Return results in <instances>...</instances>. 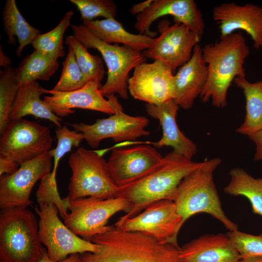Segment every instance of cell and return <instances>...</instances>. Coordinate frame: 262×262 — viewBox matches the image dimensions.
Instances as JSON below:
<instances>
[{
	"instance_id": "cell-26",
	"label": "cell",
	"mask_w": 262,
	"mask_h": 262,
	"mask_svg": "<svg viewBox=\"0 0 262 262\" xmlns=\"http://www.w3.org/2000/svg\"><path fill=\"white\" fill-rule=\"evenodd\" d=\"M234 82L241 88L246 99V116L236 131L250 135L262 130V81L251 83L246 76L236 77Z\"/></svg>"
},
{
	"instance_id": "cell-39",
	"label": "cell",
	"mask_w": 262,
	"mask_h": 262,
	"mask_svg": "<svg viewBox=\"0 0 262 262\" xmlns=\"http://www.w3.org/2000/svg\"><path fill=\"white\" fill-rule=\"evenodd\" d=\"M80 254H73L64 260L60 261H54L51 260L47 253V249L44 248L42 255L38 262H80Z\"/></svg>"
},
{
	"instance_id": "cell-37",
	"label": "cell",
	"mask_w": 262,
	"mask_h": 262,
	"mask_svg": "<svg viewBox=\"0 0 262 262\" xmlns=\"http://www.w3.org/2000/svg\"><path fill=\"white\" fill-rule=\"evenodd\" d=\"M20 165L12 161L0 157V176L6 174L11 175L15 172Z\"/></svg>"
},
{
	"instance_id": "cell-15",
	"label": "cell",
	"mask_w": 262,
	"mask_h": 262,
	"mask_svg": "<svg viewBox=\"0 0 262 262\" xmlns=\"http://www.w3.org/2000/svg\"><path fill=\"white\" fill-rule=\"evenodd\" d=\"M174 77L173 71L162 62H145L134 69L128 91L134 99L158 106L173 99Z\"/></svg>"
},
{
	"instance_id": "cell-40",
	"label": "cell",
	"mask_w": 262,
	"mask_h": 262,
	"mask_svg": "<svg viewBox=\"0 0 262 262\" xmlns=\"http://www.w3.org/2000/svg\"><path fill=\"white\" fill-rule=\"evenodd\" d=\"M153 0H148L135 4L130 9V12L133 15H138L146 10L151 4Z\"/></svg>"
},
{
	"instance_id": "cell-21",
	"label": "cell",
	"mask_w": 262,
	"mask_h": 262,
	"mask_svg": "<svg viewBox=\"0 0 262 262\" xmlns=\"http://www.w3.org/2000/svg\"><path fill=\"white\" fill-rule=\"evenodd\" d=\"M179 108L173 99L158 106L146 104L147 113L159 120L163 130L161 138L152 144L157 148L171 147L176 152L192 159L197 152V147L193 141L180 131L177 125L176 118Z\"/></svg>"
},
{
	"instance_id": "cell-30",
	"label": "cell",
	"mask_w": 262,
	"mask_h": 262,
	"mask_svg": "<svg viewBox=\"0 0 262 262\" xmlns=\"http://www.w3.org/2000/svg\"><path fill=\"white\" fill-rule=\"evenodd\" d=\"M65 43L73 49L77 62L87 81L95 82L101 87L105 73L102 59L98 55L90 54L73 35L66 36Z\"/></svg>"
},
{
	"instance_id": "cell-4",
	"label": "cell",
	"mask_w": 262,
	"mask_h": 262,
	"mask_svg": "<svg viewBox=\"0 0 262 262\" xmlns=\"http://www.w3.org/2000/svg\"><path fill=\"white\" fill-rule=\"evenodd\" d=\"M221 163L219 158L203 162L180 184L173 201L183 224L193 215L206 213L220 221L229 231L238 230L237 225L223 210L213 180V173Z\"/></svg>"
},
{
	"instance_id": "cell-28",
	"label": "cell",
	"mask_w": 262,
	"mask_h": 262,
	"mask_svg": "<svg viewBox=\"0 0 262 262\" xmlns=\"http://www.w3.org/2000/svg\"><path fill=\"white\" fill-rule=\"evenodd\" d=\"M59 67L57 59L36 50L27 55L16 68L20 85L40 80L49 81Z\"/></svg>"
},
{
	"instance_id": "cell-9",
	"label": "cell",
	"mask_w": 262,
	"mask_h": 262,
	"mask_svg": "<svg viewBox=\"0 0 262 262\" xmlns=\"http://www.w3.org/2000/svg\"><path fill=\"white\" fill-rule=\"evenodd\" d=\"M39 217L38 235L47 247L49 258L54 261L65 259L69 255L85 252L96 253L99 246L81 238L60 219L57 207L52 203L34 208Z\"/></svg>"
},
{
	"instance_id": "cell-7",
	"label": "cell",
	"mask_w": 262,
	"mask_h": 262,
	"mask_svg": "<svg viewBox=\"0 0 262 262\" xmlns=\"http://www.w3.org/2000/svg\"><path fill=\"white\" fill-rule=\"evenodd\" d=\"M68 164L72 172L67 195L70 200L117 197L119 187L111 178L107 161L98 152L80 147L69 156Z\"/></svg>"
},
{
	"instance_id": "cell-17",
	"label": "cell",
	"mask_w": 262,
	"mask_h": 262,
	"mask_svg": "<svg viewBox=\"0 0 262 262\" xmlns=\"http://www.w3.org/2000/svg\"><path fill=\"white\" fill-rule=\"evenodd\" d=\"M163 158L154 147L138 145L114 149L107 162L112 180L120 187L144 174Z\"/></svg>"
},
{
	"instance_id": "cell-41",
	"label": "cell",
	"mask_w": 262,
	"mask_h": 262,
	"mask_svg": "<svg viewBox=\"0 0 262 262\" xmlns=\"http://www.w3.org/2000/svg\"><path fill=\"white\" fill-rule=\"evenodd\" d=\"M12 63L11 59L7 56L2 50L1 45L0 49V66L5 68L10 66Z\"/></svg>"
},
{
	"instance_id": "cell-22",
	"label": "cell",
	"mask_w": 262,
	"mask_h": 262,
	"mask_svg": "<svg viewBox=\"0 0 262 262\" xmlns=\"http://www.w3.org/2000/svg\"><path fill=\"white\" fill-rule=\"evenodd\" d=\"M180 257L185 262H238L241 259L227 234H207L180 247Z\"/></svg>"
},
{
	"instance_id": "cell-31",
	"label": "cell",
	"mask_w": 262,
	"mask_h": 262,
	"mask_svg": "<svg viewBox=\"0 0 262 262\" xmlns=\"http://www.w3.org/2000/svg\"><path fill=\"white\" fill-rule=\"evenodd\" d=\"M20 84L16 68L11 66L0 72V132L9 121L10 113Z\"/></svg>"
},
{
	"instance_id": "cell-1",
	"label": "cell",
	"mask_w": 262,
	"mask_h": 262,
	"mask_svg": "<svg viewBox=\"0 0 262 262\" xmlns=\"http://www.w3.org/2000/svg\"><path fill=\"white\" fill-rule=\"evenodd\" d=\"M203 162H195L174 150L166 154L157 164L131 183L119 187L117 197L129 204L125 215L133 217L151 204L161 200L173 201L177 189L187 175Z\"/></svg>"
},
{
	"instance_id": "cell-35",
	"label": "cell",
	"mask_w": 262,
	"mask_h": 262,
	"mask_svg": "<svg viewBox=\"0 0 262 262\" xmlns=\"http://www.w3.org/2000/svg\"><path fill=\"white\" fill-rule=\"evenodd\" d=\"M57 140V146L50 149L53 158V166L51 172L56 177L57 169L59 162L62 157L70 152L73 147H79L84 139L83 134L75 130H69L66 126L58 127L55 131Z\"/></svg>"
},
{
	"instance_id": "cell-36",
	"label": "cell",
	"mask_w": 262,
	"mask_h": 262,
	"mask_svg": "<svg viewBox=\"0 0 262 262\" xmlns=\"http://www.w3.org/2000/svg\"><path fill=\"white\" fill-rule=\"evenodd\" d=\"M241 258L262 256V234L254 235L236 230L227 233Z\"/></svg>"
},
{
	"instance_id": "cell-2",
	"label": "cell",
	"mask_w": 262,
	"mask_h": 262,
	"mask_svg": "<svg viewBox=\"0 0 262 262\" xmlns=\"http://www.w3.org/2000/svg\"><path fill=\"white\" fill-rule=\"evenodd\" d=\"M90 241L99 245V250L81 254L80 262H185L179 245L161 243L149 236L123 231L114 225H108L105 232Z\"/></svg>"
},
{
	"instance_id": "cell-23",
	"label": "cell",
	"mask_w": 262,
	"mask_h": 262,
	"mask_svg": "<svg viewBox=\"0 0 262 262\" xmlns=\"http://www.w3.org/2000/svg\"><path fill=\"white\" fill-rule=\"evenodd\" d=\"M42 94L41 86L37 81L20 85L10 113L9 120L33 115L49 120L58 127H62V119L53 113L41 99Z\"/></svg>"
},
{
	"instance_id": "cell-5",
	"label": "cell",
	"mask_w": 262,
	"mask_h": 262,
	"mask_svg": "<svg viewBox=\"0 0 262 262\" xmlns=\"http://www.w3.org/2000/svg\"><path fill=\"white\" fill-rule=\"evenodd\" d=\"M44 247L34 214L27 208L1 209L0 262H38Z\"/></svg>"
},
{
	"instance_id": "cell-3",
	"label": "cell",
	"mask_w": 262,
	"mask_h": 262,
	"mask_svg": "<svg viewBox=\"0 0 262 262\" xmlns=\"http://www.w3.org/2000/svg\"><path fill=\"white\" fill-rule=\"evenodd\" d=\"M249 54V49L240 32L220 37L216 42L205 45L202 54L207 79L200 96L202 102L211 99L216 108L226 106L227 92L232 81L246 76L244 64Z\"/></svg>"
},
{
	"instance_id": "cell-38",
	"label": "cell",
	"mask_w": 262,
	"mask_h": 262,
	"mask_svg": "<svg viewBox=\"0 0 262 262\" xmlns=\"http://www.w3.org/2000/svg\"><path fill=\"white\" fill-rule=\"evenodd\" d=\"M256 145V152L254 160L258 161L262 160V130L248 136Z\"/></svg>"
},
{
	"instance_id": "cell-8",
	"label": "cell",
	"mask_w": 262,
	"mask_h": 262,
	"mask_svg": "<svg viewBox=\"0 0 262 262\" xmlns=\"http://www.w3.org/2000/svg\"><path fill=\"white\" fill-rule=\"evenodd\" d=\"M0 157L19 165L48 152L53 138L49 128L20 118L9 120L0 132Z\"/></svg>"
},
{
	"instance_id": "cell-27",
	"label": "cell",
	"mask_w": 262,
	"mask_h": 262,
	"mask_svg": "<svg viewBox=\"0 0 262 262\" xmlns=\"http://www.w3.org/2000/svg\"><path fill=\"white\" fill-rule=\"evenodd\" d=\"M230 180L224 188L227 194L242 196L250 201L253 213L262 216V178L256 179L240 167L231 169Z\"/></svg>"
},
{
	"instance_id": "cell-14",
	"label": "cell",
	"mask_w": 262,
	"mask_h": 262,
	"mask_svg": "<svg viewBox=\"0 0 262 262\" xmlns=\"http://www.w3.org/2000/svg\"><path fill=\"white\" fill-rule=\"evenodd\" d=\"M53 156L50 150L40 156L20 165L11 175L0 176L1 209L31 206L32 190L35 183L51 172Z\"/></svg>"
},
{
	"instance_id": "cell-32",
	"label": "cell",
	"mask_w": 262,
	"mask_h": 262,
	"mask_svg": "<svg viewBox=\"0 0 262 262\" xmlns=\"http://www.w3.org/2000/svg\"><path fill=\"white\" fill-rule=\"evenodd\" d=\"M88 82L77 62L73 49L68 46L60 79L51 90L70 92L83 87Z\"/></svg>"
},
{
	"instance_id": "cell-24",
	"label": "cell",
	"mask_w": 262,
	"mask_h": 262,
	"mask_svg": "<svg viewBox=\"0 0 262 262\" xmlns=\"http://www.w3.org/2000/svg\"><path fill=\"white\" fill-rule=\"evenodd\" d=\"M82 24L100 40L112 44H122L142 52L152 45L155 37L128 32L115 19L83 21Z\"/></svg>"
},
{
	"instance_id": "cell-33",
	"label": "cell",
	"mask_w": 262,
	"mask_h": 262,
	"mask_svg": "<svg viewBox=\"0 0 262 262\" xmlns=\"http://www.w3.org/2000/svg\"><path fill=\"white\" fill-rule=\"evenodd\" d=\"M37 202L39 206L49 203L54 204L58 208L60 217L64 220L67 215L69 202L68 196L61 198L59 195L56 177L51 172L41 180L36 192Z\"/></svg>"
},
{
	"instance_id": "cell-42",
	"label": "cell",
	"mask_w": 262,
	"mask_h": 262,
	"mask_svg": "<svg viewBox=\"0 0 262 262\" xmlns=\"http://www.w3.org/2000/svg\"><path fill=\"white\" fill-rule=\"evenodd\" d=\"M238 262H262V256L241 258Z\"/></svg>"
},
{
	"instance_id": "cell-12",
	"label": "cell",
	"mask_w": 262,
	"mask_h": 262,
	"mask_svg": "<svg viewBox=\"0 0 262 262\" xmlns=\"http://www.w3.org/2000/svg\"><path fill=\"white\" fill-rule=\"evenodd\" d=\"M175 204L170 200L156 201L133 217H119L114 225L126 231H137L149 236L161 243L179 245L177 237L183 225Z\"/></svg>"
},
{
	"instance_id": "cell-29",
	"label": "cell",
	"mask_w": 262,
	"mask_h": 262,
	"mask_svg": "<svg viewBox=\"0 0 262 262\" xmlns=\"http://www.w3.org/2000/svg\"><path fill=\"white\" fill-rule=\"evenodd\" d=\"M74 13L67 12L59 24L51 31L43 34H39L33 41L32 45L36 50L52 58L57 59L65 55L64 36L70 26Z\"/></svg>"
},
{
	"instance_id": "cell-11",
	"label": "cell",
	"mask_w": 262,
	"mask_h": 262,
	"mask_svg": "<svg viewBox=\"0 0 262 262\" xmlns=\"http://www.w3.org/2000/svg\"><path fill=\"white\" fill-rule=\"evenodd\" d=\"M129 203L120 197L102 199L86 197L70 200L64 224L75 234L90 241L105 232L109 219L120 211L127 213Z\"/></svg>"
},
{
	"instance_id": "cell-16",
	"label": "cell",
	"mask_w": 262,
	"mask_h": 262,
	"mask_svg": "<svg viewBox=\"0 0 262 262\" xmlns=\"http://www.w3.org/2000/svg\"><path fill=\"white\" fill-rule=\"evenodd\" d=\"M167 15L173 16L174 22L186 26L201 39L205 24L201 12L194 0H153L146 10L136 16L134 27L139 33L154 37L157 32L150 31L151 24Z\"/></svg>"
},
{
	"instance_id": "cell-10",
	"label": "cell",
	"mask_w": 262,
	"mask_h": 262,
	"mask_svg": "<svg viewBox=\"0 0 262 262\" xmlns=\"http://www.w3.org/2000/svg\"><path fill=\"white\" fill-rule=\"evenodd\" d=\"M105 97L111 102L115 111L114 114L106 118L97 119L91 125L82 122L70 124L74 130L83 134L84 139L91 147H98L100 142L106 138L120 142L135 140L150 134L145 129L149 122L147 118L125 114L114 94Z\"/></svg>"
},
{
	"instance_id": "cell-13",
	"label": "cell",
	"mask_w": 262,
	"mask_h": 262,
	"mask_svg": "<svg viewBox=\"0 0 262 262\" xmlns=\"http://www.w3.org/2000/svg\"><path fill=\"white\" fill-rule=\"evenodd\" d=\"M158 28L160 35L142 53L146 58L162 62L174 71L190 59L200 39L180 22L170 25L169 21L164 20L159 22Z\"/></svg>"
},
{
	"instance_id": "cell-19",
	"label": "cell",
	"mask_w": 262,
	"mask_h": 262,
	"mask_svg": "<svg viewBox=\"0 0 262 262\" xmlns=\"http://www.w3.org/2000/svg\"><path fill=\"white\" fill-rule=\"evenodd\" d=\"M100 88L96 82L89 81L83 87L70 92H55L42 87L41 90L43 94L51 95L45 96L43 100L53 113L61 118L74 113V108L114 114L115 111L111 102L104 98Z\"/></svg>"
},
{
	"instance_id": "cell-34",
	"label": "cell",
	"mask_w": 262,
	"mask_h": 262,
	"mask_svg": "<svg viewBox=\"0 0 262 262\" xmlns=\"http://www.w3.org/2000/svg\"><path fill=\"white\" fill-rule=\"evenodd\" d=\"M77 8L82 21H91L98 17L115 19L117 5L112 0H70Z\"/></svg>"
},
{
	"instance_id": "cell-25",
	"label": "cell",
	"mask_w": 262,
	"mask_h": 262,
	"mask_svg": "<svg viewBox=\"0 0 262 262\" xmlns=\"http://www.w3.org/2000/svg\"><path fill=\"white\" fill-rule=\"evenodd\" d=\"M2 24L7 35L8 43L15 45L17 38L19 46L16 54L19 57L24 48L33 44L40 32L30 25L19 12L15 0H6L2 13Z\"/></svg>"
},
{
	"instance_id": "cell-20",
	"label": "cell",
	"mask_w": 262,
	"mask_h": 262,
	"mask_svg": "<svg viewBox=\"0 0 262 262\" xmlns=\"http://www.w3.org/2000/svg\"><path fill=\"white\" fill-rule=\"evenodd\" d=\"M207 79V68L203 57L202 49L197 44L190 59L174 75L173 100L183 109H191L195 99L200 96Z\"/></svg>"
},
{
	"instance_id": "cell-6",
	"label": "cell",
	"mask_w": 262,
	"mask_h": 262,
	"mask_svg": "<svg viewBox=\"0 0 262 262\" xmlns=\"http://www.w3.org/2000/svg\"><path fill=\"white\" fill-rule=\"evenodd\" d=\"M73 35L87 49L98 50L108 68L107 78L100 88L103 96L116 93L128 98L129 73L147 58L141 52L124 45L108 44L100 40L83 24L71 25Z\"/></svg>"
},
{
	"instance_id": "cell-18",
	"label": "cell",
	"mask_w": 262,
	"mask_h": 262,
	"mask_svg": "<svg viewBox=\"0 0 262 262\" xmlns=\"http://www.w3.org/2000/svg\"><path fill=\"white\" fill-rule=\"evenodd\" d=\"M213 17L218 26L220 37L242 30L250 35L256 49L262 48V6L225 2L214 7Z\"/></svg>"
}]
</instances>
